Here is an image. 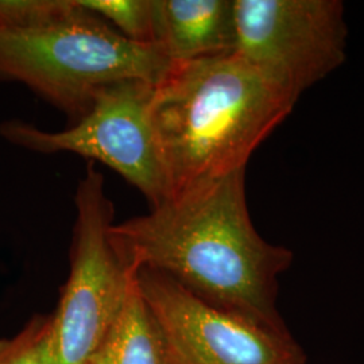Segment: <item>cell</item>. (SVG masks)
I'll return each instance as SVG.
<instances>
[{
    "label": "cell",
    "instance_id": "obj_1",
    "mask_svg": "<svg viewBox=\"0 0 364 364\" xmlns=\"http://www.w3.org/2000/svg\"><path fill=\"white\" fill-rule=\"evenodd\" d=\"M111 237L134 270L165 274L220 311L290 333L277 302L278 279L293 252L255 230L246 169L196 185L144 216L114 223Z\"/></svg>",
    "mask_w": 364,
    "mask_h": 364
},
{
    "label": "cell",
    "instance_id": "obj_2",
    "mask_svg": "<svg viewBox=\"0 0 364 364\" xmlns=\"http://www.w3.org/2000/svg\"><path fill=\"white\" fill-rule=\"evenodd\" d=\"M297 102L234 53L174 64L151 100L170 198L246 169L250 156Z\"/></svg>",
    "mask_w": 364,
    "mask_h": 364
},
{
    "label": "cell",
    "instance_id": "obj_3",
    "mask_svg": "<svg viewBox=\"0 0 364 364\" xmlns=\"http://www.w3.org/2000/svg\"><path fill=\"white\" fill-rule=\"evenodd\" d=\"M70 4L46 19L0 25V81L25 85L76 123L105 85L159 84L169 75L174 64L158 48L124 38L78 0Z\"/></svg>",
    "mask_w": 364,
    "mask_h": 364
},
{
    "label": "cell",
    "instance_id": "obj_4",
    "mask_svg": "<svg viewBox=\"0 0 364 364\" xmlns=\"http://www.w3.org/2000/svg\"><path fill=\"white\" fill-rule=\"evenodd\" d=\"M70 270L50 314L54 364H88L123 311L136 270L117 251L111 227L114 204L102 173L90 164L78 182Z\"/></svg>",
    "mask_w": 364,
    "mask_h": 364
},
{
    "label": "cell",
    "instance_id": "obj_5",
    "mask_svg": "<svg viewBox=\"0 0 364 364\" xmlns=\"http://www.w3.org/2000/svg\"><path fill=\"white\" fill-rule=\"evenodd\" d=\"M156 84L127 78L97 92L91 109L69 129L45 131L26 122L0 124V136L41 154L73 153L115 170L156 208L170 198L165 162L151 120Z\"/></svg>",
    "mask_w": 364,
    "mask_h": 364
},
{
    "label": "cell",
    "instance_id": "obj_6",
    "mask_svg": "<svg viewBox=\"0 0 364 364\" xmlns=\"http://www.w3.org/2000/svg\"><path fill=\"white\" fill-rule=\"evenodd\" d=\"M234 23L235 55L297 99L347 57L340 0H234Z\"/></svg>",
    "mask_w": 364,
    "mask_h": 364
},
{
    "label": "cell",
    "instance_id": "obj_7",
    "mask_svg": "<svg viewBox=\"0 0 364 364\" xmlns=\"http://www.w3.org/2000/svg\"><path fill=\"white\" fill-rule=\"evenodd\" d=\"M136 285L174 364H305L290 333H277L197 299L168 275L136 270Z\"/></svg>",
    "mask_w": 364,
    "mask_h": 364
},
{
    "label": "cell",
    "instance_id": "obj_8",
    "mask_svg": "<svg viewBox=\"0 0 364 364\" xmlns=\"http://www.w3.org/2000/svg\"><path fill=\"white\" fill-rule=\"evenodd\" d=\"M234 0H156L154 46L173 64L234 53Z\"/></svg>",
    "mask_w": 364,
    "mask_h": 364
},
{
    "label": "cell",
    "instance_id": "obj_9",
    "mask_svg": "<svg viewBox=\"0 0 364 364\" xmlns=\"http://www.w3.org/2000/svg\"><path fill=\"white\" fill-rule=\"evenodd\" d=\"M88 364H174L136 281L117 323Z\"/></svg>",
    "mask_w": 364,
    "mask_h": 364
},
{
    "label": "cell",
    "instance_id": "obj_10",
    "mask_svg": "<svg viewBox=\"0 0 364 364\" xmlns=\"http://www.w3.org/2000/svg\"><path fill=\"white\" fill-rule=\"evenodd\" d=\"M124 38L154 46L156 0H78Z\"/></svg>",
    "mask_w": 364,
    "mask_h": 364
},
{
    "label": "cell",
    "instance_id": "obj_11",
    "mask_svg": "<svg viewBox=\"0 0 364 364\" xmlns=\"http://www.w3.org/2000/svg\"><path fill=\"white\" fill-rule=\"evenodd\" d=\"M50 316H36L13 338H0V364H54Z\"/></svg>",
    "mask_w": 364,
    "mask_h": 364
}]
</instances>
